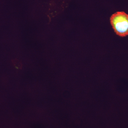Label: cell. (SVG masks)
Segmentation results:
<instances>
[{
  "label": "cell",
  "instance_id": "6da1fadb",
  "mask_svg": "<svg viewBox=\"0 0 128 128\" xmlns=\"http://www.w3.org/2000/svg\"><path fill=\"white\" fill-rule=\"evenodd\" d=\"M110 22L114 32L121 37L128 35V15L124 12H118L112 14Z\"/></svg>",
  "mask_w": 128,
  "mask_h": 128
}]
</instances>
